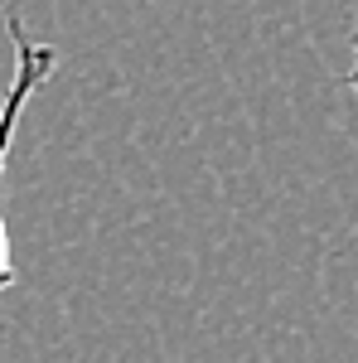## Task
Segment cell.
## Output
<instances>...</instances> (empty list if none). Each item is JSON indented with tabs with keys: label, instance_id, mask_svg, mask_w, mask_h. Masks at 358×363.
<instances>
[{
	"label": "cell",
	"instance_id": "cell-1",
	"mask_svg": "<svg viewBox=\"0 0 358 363\" xmlns=\"http://www.w3.org/2000/svg\"><path fill=\"white\" fill-rule=\"evenodd\" d=\"M10 49H15V73H10L5 97H0V296L15 286V262H10V238H5V160H10V145H15V131H20L29 97L49 83L58 68V49L29 39L25 20H10Z\"/></svg>",
	"mask_w": 358,
	"mask_h": 363
},
{
	"label": "cell",
	"instance_id": "cell-2",
	"mask_svg": "<svg viewBox=\"0 0 358 363\" xmlns=\"http://www.w3.org/2000/svg\"><path fill=\"white\" fill-rule=\"evenodd\" d=\"M349 58H354V63H349V87L358 92V29L349 34Z\"/></svg>",
	"mask_w": 358,
	"mask_h": 363
}]
</instances>
